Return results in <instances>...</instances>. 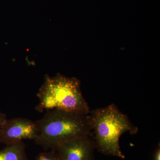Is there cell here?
I'll return each instance as SVG.
<instances>
[{
    "instance_id": "cell-9",
    "label": "cell",
    "mask_w": 160,
    "mask_h": 160,
    "mask_svg": "<svg viewBox=\"0 0 160 160\" xmlns=\"http://www.w3.org/2000/svg\"><path fill=\"white\" fill-rule=\"evenodd\" d=\"M154 160H160V149L158 148L155 153Z\"/></svg>"
},
{
    "instance_id": "cell-3",
    "label": "cell",
    "mask_w": 160,
    "mask_h": 160,
    "mask_svg": "<svg viewBox=\"0 0 160 160\" xmlns=\"http://www.w3.org/2000/svg\"><path fill=\"white\" fill-rule=\"evenodd\" d=\"M37 96L39 102L36 109L39 112L53 109L84 114L90 112L76 78L60 74L53 77L46 75Z\"/></svg>"
},
{
    "instance_id": "cell-2",
    "label": "cell",
    "mask_w": 160,
    "mask_h": 160,
    "mask_svg": "<svg viewBox=\"0 0 160 160\" xmlns=\"http://www.w3.org/2000/svg\"><path fill=\"white\" fill-rule=\"evenodd\" d=\"M89 116L98 150L106 155L125 158L120 148V138L127 132L136 134L138 127L114 104L93 109Z\"/></svg>"
},
{
    "instance_id": "cell-6",
    "label": "cell",
    "mask_w": 160,
    "mask_h": 160,
    "mask_svg": "<svg viewBox=\"0 0 160 160\" xmlns=\"http://www.w3.org/2000/svg\"><path fill=\"white\" fill-rule=\"evenodd\" d=\"M0 160H29L26 156L25 144L22 142L8 145L0 150Z\"/></svg>"
},
{
    "instance_id": "cell-7",
    "label": "cell",
    "mask_w": 160,
    "mask_h": 160,
    "mask_svg": "<svg viewBox=\"0 0 160 160\" xmlns=\"http://www.w3.org/2000/svg\"><path fill=\"white\" fill-rule=\"evenodd\" d=\"M36 160H60L55 151L41 152L38 155Z\"/></svg>"
},
{
    "instance_id": "cell-1",
    "label": "cell",
    "mask_w": 160,
    "mask_h": 160,
    "mask_svg": "<svg viewBox=\"0 0 160 160\" xmlns=\"http://www.w3.org/2000/svg\"><path fill=\"white\" fill-rule=\"evenodd\" d=\"M36 122L39 133L34 141L45 150H54L61 143L92 135L89 114L53 109L47 110L44 116Z\"/></svg>"
},
{
    "instance_id": "cell-5",
    "label": "cell",
    "mask_w": 160,
    "mask_h": 160,
    "mask_svg": "<svg viewBox=\"0 0 160 160\" xmlns=\"http://www.w3.org/2000/svg\"><path fill=\"white\" fill-rule=\"evenodd\" d=\"M87 136L61 143L54 149L60 160H94V139Z\"/></svg>"
},
{
    "instance_id": "cell-8",
    "label": "cell",
    "mask_w": 160,
    "mask_h": 160,
    "mask_svg": "<svg viewBox=\"0 0 160 160\" xmlns=\"http://www.w3.org/2000/svg\"><path fill=\"white\" fill-rule=\"evenodd\" d=\"M7 120L6 115L0 111V135Z\"/></svg>"
},
{
    "instance_id": "cell-4",
    "label": "cell",
    "mask_w": 160,
    "mask_h": 160,
    "mask_svg": "<svg viewBox=\"0 0 160 160\" xmlns=\"http://www.w3.org/2000/svg\"><path fill=\"white\" fill-rule=\"evenodd\" d=\"M39 133L37 122L24 118L7 119L0 135V143L7 146L22 142L23 140H34Z\"/></svg>"
}]
</instances>
